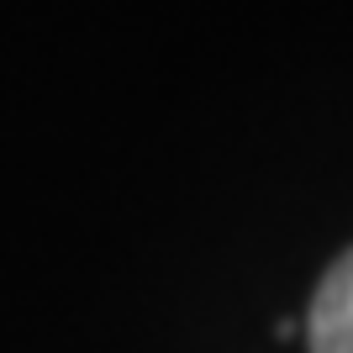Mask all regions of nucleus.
<instances>
[{"instance_id":"f257e3e1","label":"nucleus","mask_w":353,"mask_h":353,"mask_svg":"<svg viewBox=\"0 0 353 353\" xmlns=\"http://www.w3.org/2000/svg\"><path fill=\"white\" fill-rule=\"evenodd\" d=\"M306 343L311 353H353V248L332 259L306 311Z\"/></svg>"}]
</instances>
